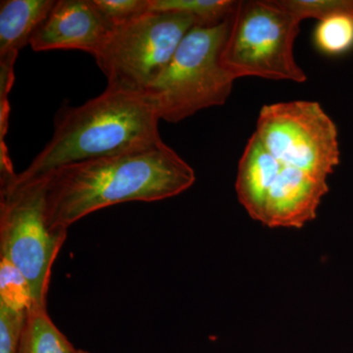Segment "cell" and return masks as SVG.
<instances>
[{
    "instance_id": "cell-1",
    "label": "cell",
    "mask_w": 353,
    "mask_h": 353,
    "mask_svg": "<svg viewBox=\"0 0 353 353\" xmlns=\"http://www.w3.org/2000/svg\"><path fill=\"white\" fill-rule=\"evenodd\" d=\"M51 231L70 226L95 211L124 202H153L178 196L196 174L170 146L160 145L69 165L41 179Z\"/></svg>"
},
{
    "instance_id": "cell-2",
    "label": "cell",
    "mask_w": 353,
    "mask_h": 353,
    "mask_svg": "<svg viewBox=\"0 0 353 353\" xmlns=\"http://www.w3.org/2000/svg\"><path fill=\"white\" fill-rule=\"evenodd\" d=\"M159 121L145 94L106 88L82 105L61 109L43 150L1 185L36 182L69 165L160 145Z\"/></svg>"
},
{
    "instance_id": "cell-3",
    "label": "cell",
    "mask_w": 353,
    "mask_h": 353,
    "mask_svg": "<svg viewBox=\"0 0 353 353\" xmlns=\"http://www.w3.org/2000/svg\"><path fill=\"white\" fill-rule=\"evenodd\" d=\"M232 16L217 25L194 26L145 90L143 94L160 120L179 123L227 101L236 79L223 66L221 55Z\"/></svg>"
},
{
    "instance_id": "cell-4",
    "label": "cell",
    "mask_w": 353,
    "mask_h": 353,
    "mask_svg": "<svg viewBox=\"0 0 353 353\" xmlns=\"http://www.w3.org/2000/svg\"><path fill=\"white\" fill-rule=\"evenodd\" d=\"M299 25L280 0L238 1L221 55L223 66L236 79L305 82L294 54Z\"/></svg>"
},
{
    "instance_id": "cell-5",
    "label": "cell",
    "mask_w": 353,
    "mask_h": 353,
    "mask_svg": "<svg viewBox=\"0 0 353 353\" xmlns=\"http://www.w3.org/2000/svg\"><path fill=\"white\" fill-rule=\"evenodd\" d=\"M236 190L252 219L270 228H301L315 219L329 185L280 163L253 134L239 162Z\"/></svg>"
},
{
    "instance_id": "cell-6",
    "label": "cell",
    "mask_w": 353,
    "mask_h": 353,
    "mask_svg": "<svg viewBox=\"0 0 353 353\" xmlns=\"http://www.w3.org/2000/svg\"><path fill=\"white\" fill-rule=\"evenodd\" d=\"M194 26L199 23L192 16L170 12L146 13L113 26L94 57L108 88L145 94Z\"/></svg>"
},
{
    "instance_id": "cell-7",
    "label": "cell",
    "mask_w": 353,
    "mask_h": 353,
    "mask_svg": "<svg viewBox=\"0 0 353 353\" xmlns=\"http://www.w3.org/2000/svg\"><path fill=\"white\" fill-rule=\"evenodd\" d=\"M67 236L48 227L43 181L1 185L0 259L24 276L32 305L46 306L51 270Z\"/></svg>"
},
{
    "instance_id": "cell-8",
    "label": "cell",
    "mask_w": 353,
    "mask_h": 353,
    "mask_svg": "<svg viewBox=\"0 0 353 353\" xmlns=\"http://www.w3.org/2000/svg\"><path fill=\"white\" fill-rule=\"evenodd\" d=\"M254 134L280 163L319 180H328L340 164L338 128L318 102L264 105Z\"/></svg>"
},
{
    "instance_id": "cell-9",
    "label": "cell",
    "mask_w": 353,
    "mask_h": 353,
    "mask_svg": "<svg viewBox=\"0 0 353 353\" xmlns=\"http://www.w3.org/2000/svg\"><path fill=\"white\" fill-rule=\"evenodd\" d=\"M111 28L94 0H57L30 46L36 52L76 50L94 57Z\"/></svg>"
},
{
    "instance_id": "cell-10",
    "label": "cell",
    "mask_w": 353,
    "mask_h": 353,
    "mask_svg": "<svg viewBox=\"0 0 353 353\" xmlns=\"http://www.w3.org/2000/svg\"><path fill=\"white\" fill-rule=\"evenodd\" d=\"M299 20H319L314 43L329 57H340L353 50V0H280Z\"/></svg>"
},
{
    "instance_id": "cell-11",
    "label": "cell",
    "mask_w": 353,
    "mask_h": 353,
    "mask_svg": "<svg viewBox=\"0 0 353 353\" xmlns=\"http://www.w3.org/2000/svg\"><path fill=\"white\" fill-rule=\"evenodd\" d=\"M55 0L0 2V58L19 54L54 7Z\"/></svg>"
},
{
    "instance_id": "cell-12",
    "label": "cell",
    "mask_w": 353,
    "mask_h": 353,
    "mask_svg": "<svg viewBox=\"0 0 353 353\" xmlns=\"http://www.w3.org/2000/svg\"><path fill=\"white\" fill-rule=\"evenodd\" d=\"M76 350L51 320L46 306L32 305L26 316L18 353H76Z\"/></svg>"
},
{
    "instance_id": "cell-13",
    "label": "cell",
    "mask_w": 353,
    "mask_h": 353,
    "mask_svg": "<svg viewBox=\"0 0 353 353\" xmlns=\"http://www.w3.org/2000/svg\"><path fill=\"white\" fill-rule=\"evenodd\" d=\"M236 4L232 0H150V12L187 14L199 26H213L231 17Z\"/></svg>"
},
{
    "instance_id": "cell-14",
    "label": "cell",
    "mask_w": 353,
    "mask_h": 353,
    "mask_svg": "<svg viewBox=\"0 0 353 353\" xmlns=\"http://www.w3.org/2000/svg\"><path fill=\"white\" fill-rule=\"evenodd\" d=\"M0 306L27 314L32 306L31 290L24 276L12 264L0 259Z\"/></svg>"
},
{
    "instance_id": "cell-15",
    "label": "cell",
    "mask_w": 353,
    "mask_h": 353,
    "mask_svg": "<svg viewBox=\"0 0 353 353\" xmlns=\"http://www.w3.org/2000/svg\"><path fill=\"white\" fill-rule=\"evenodd\" d=\"M94 2L112 27L150 13V0H94Z\"/></svg>"
},
{
    "instance_id": "cell-16",
    "label": "cell",
    "mask_w": 353,
    "mask_h": 353,
    "mask_svg": "<svg viewBox=\"0 0 353 353\" xmlns=\"http://www.w3.org/2000/svg\"><path fill=\"white\" fill-rule=\"evenodd\" d=\"M26 316L0 306V353H18Z\"/></svg>"
},
{
    "instance_id": "cell-17",
    "label": "cell",
    "mask_w": 353,
    "mask_h": 353,
    "mask_svg": "<svg viewBox=\"0 0 353 353\" xmlns=\"http://www.w3.org/2000/svg\"><path fill=\"white\" fill-rule=\"evenodd\" d=\"M76 353H94V352H88V350H77Z\"/></svg>"
}]
</instances>
